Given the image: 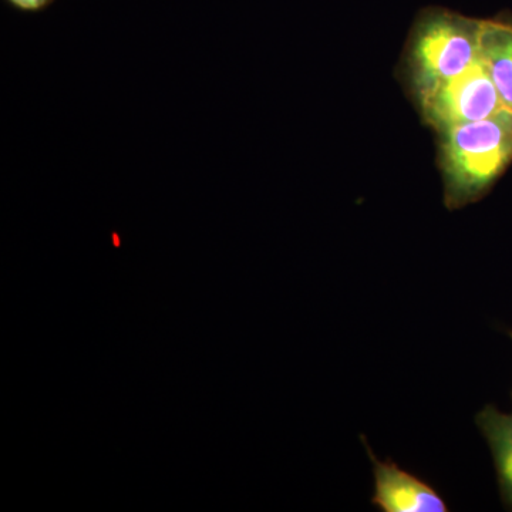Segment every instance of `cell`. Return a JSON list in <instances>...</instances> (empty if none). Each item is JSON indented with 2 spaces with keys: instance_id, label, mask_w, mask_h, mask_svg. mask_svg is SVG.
<instances>
[{
  "instance_id": "5",
  "label": "cell",
  "mask_w": 512,
  "mask_h": 512,
  "mask_svg": "<svg viewBox=\"0 0 512 512\" xmlns=\"http://www.w3.org/2000/svg\"><path fill=\"white\" fill-rule=\"evenodd\" d=\"M480 60L504 106L512 111V23L480 20Z\"/></svg>"
},
{
  "instance_id": "7",
  "label": "cell",
  "mask_w": 512,
  "mask_h": 512,
  "mask_svg": "<svg viewBox=\"0 0 512 512\" xmlns=\"http://www.w3.org/2000/svg\"><path fill=\"white\" fill-rule=\"evenodd\" d=\"M9 8L18 10L20 13H30V15H36V13L45 12L50 6L55 3V0H3Z\"/></svg>"
},
{
  "instance_id": "1",
  "label": "cell",
  "mask_w": 512,
  "mask_h": 512,
  "mask_svg": "<svg viewBox=\"0 0 512 512\" xmlns=\"http://www.w3.org/2000/svg\"><path fill=\"white\" fill-rule=\"evenodd\" d=\"M512 160V111L443 131L448 208L476 201Z\"/></svg>"
},
{
  "instance_id": "3",
  "label": "cell",
  "mask_w": 512,
  "mask_h": 512,
  "mask_svg": "<svg viewBox=\"0 0 512 512\" xmlns=\"http://www.w3.org/2000/svg\"><path fill=\"white\" fill-rule=\"evenodd\" d=\"M419 99L424 117L441 133L507 109L480 59L463 73L420 93Z\"/></svg>"
},
{
  "instance_id": "6",
  "label": "cell",
  "mask_w": 512,
  "mask_h": 512,
  "mask_svg": "<svg viewBox=\"0 0 512 512\" xmlns=\"http://www.w3.org/2000/svg\"><path fill=\"white\" fill-rule=\"evenodd\" d=\"M477 424L493 453L501 494L512 508V414L488 406L478 414Z\"/></svg>"
},
{
  "instance_id": "2",
  "label": "cell",
  "mask_w": 512,
  "mask_h": 512,
  "mask_svg": "<svg viewBox=\"0 0 512 512\" xmlns=\"http://www.w3.org/2000/svg\"><path fill=\"white\" fill-rule=\"evenodd\" d=\"M478 59L480 20L433 10L417 23L410 55L417 94L463 73Z\"/></svg>"
},
{
  "instance_id": "4",
  "label": "cell",
  "mask_w": 512,
  "mask_h": 512,
  "mask_svg": "<svg viewBox=\"0 0 512 512\" xmlns=\"http://www.w3.org/2000/svg\"><path fill=\"white\" fill-rule=\"evenodd\" d=\"M375 495L373 504L384 512H444L447 505L429 484L402 470L397 464L382 463L373 454Z\"/></svg>"
}]
</instances>
